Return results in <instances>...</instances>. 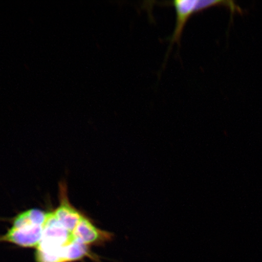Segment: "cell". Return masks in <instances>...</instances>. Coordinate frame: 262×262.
Instances as JSON below:
<instances>
[{
  "instance_id": "5b68a950",
  "label": "cell",
  "mask_w": 262,
  "mask_h": 262,
  "mask_svg": "<svg viewBox=\"0 0 262 262\" xmlns=\"http://www.w3.org/2000/svg\"><path fill=\"white\" fill-rule=\"evenodd\" d=\"M62 258L64 262H74L90 258L91 260L100 262L99 257L90 250V247L82 243L75 238L63 248Z\"/></svg>"
},
{
  "instance_id": "7a4b0ae2",
  "label": "cell",
  "mask_w": 262,
  "mask_h": 262,
  "mask_svg": "<svg viewBox=\"0 0 262 262\" xmlns=\"http://www.w3.org/2000/svg\"><path fill=\"white\" fill-rule=\"evenodd\" d=\"M176 13V22L174 31L170 38L171 47L173 42H180L182 34L186 22L195 13L204 11L215 6H224L230 10L232 13L237 12L238 9L233 2L221 1V0H174L171 2Z\"/></svg>"
},
{
  "instance_id": "6da1fadb",
  "label": "cell",
  "mask_w": 262,
  "mask_h": 262,
  "mask_svg": "<svg viewBox=\"0 0 262 262\" xmlns=\"http://www.w3.org/2000/svg\"><path fill=\"white\" fill-rule=\"evenodd\" d=\"M48 213L31 209L19 213L13 219L12 227L0 236V243L7 242L19 247L37 248L42 237Z\"/></svg>"
},
{
  "instance_id": "3957f363",
  "label": "cell",
  "mask_w": 262,
  "mask_h": 262,
  "mask_svg": "<svg viewBox=\"0 0 262 262\" xmlns=\"http://www.w3.org/2000/svg\"><path fill=\"white\" fill-rule=\"evenodd\" d=\"M73 235L77 240L88 246H104L113 240L112 232L102 230L95 225L91 219L83 214Z\"/></svg>"
},
{
  "instance_id": "277c9868",
  "label": "cell",
  "mask_w": 262,
  "mask_h": 262,
  "mask_svg": "<svg viewBox=\"0 0 262 262\" xmlns=\"http://www.w3.org/2000/svg\"><path fill=\"white\" fill-rule=\"evenodd\" d=\"M59 189L60 205L53 211L54 214L58 222L73 234L83 214L71 204L68 198L67 183L64 182L60 183Z\"/></svg>"
}]
</instances>
